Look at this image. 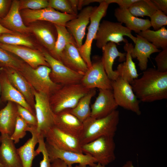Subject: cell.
Masks as SVG:
<instances>
[{
	"label": "cell",
	"instance_id": "4316f807",
	"mask_svg": "<svg viewBox=\"0 0 167 167\" xmlns=\"http://www.w3.org/2000/svg\"><path fill=\"white\" fill-rule=\"evenodd\" d=\"M114 15L118 22L124 24L126 28L137 34L142 31L149 29L151 27L149 19L135 16L128 9L117 8L114 10Z\"/></svg>",
	"mask_w": 167,
	"mask_h": 167
},
{
	"label": "cell",
	"instance_id": "277c9868",
	"mask_svg": "<svg viewBox=\"0 0 167 167\" xmlns=\"http://www.w3.org/2000/svg\"><path fill=\"white\" fill-rule=\"evenodd\" d=\"M51 71L48 66L41 65L33 68L26 63L19 71L35 90L49 97L62 86L52 81L50 77Z\"/></svg>",
	"mask_w": 167,
	"mask_h": 167
},
{
	"label": "cell",
	"instance_id": "4fadbf2b",
	"mask_svg": "<svg viewBox=\"0 0 167 167\" xmlns=\"http://www.w3.org/2000/svg\"><path fill=\"white\" fill-rule=\"evenodd\" d=\"M44 137L46 139L45 142L54 147L83 153L78 138L63 131L54 125L46 132Z\"/></svg>",
	"mask_w": 167,
	"mask_h": 167
},
{
	"label": "cell",
	"instance_id": "d6986e66",
	"mask_svg": "<svg viewBox=\"0 0 167 167\" xmlns=\"http://www.w3.org/2000/svg\"><path fill=\"white\" fill-rule=\"evenodd\" d=\"M0 163L3 167H23L17 148L10 137L0 135Z\"/></svg>",
	"mask_w": 167,
	"mask_h": 167
},
{
	"label": "cell",
	"instance_id": "d6a6232c",
	"mask_svg": "<svg viewBox=\"0 0 167 167\" xmlns=\"http://www.w3.org/2000/svg\"><path fill=\"white\" fill-rule=\"evenodd\" d=\"M157 48L167 49V29L165 26L157 30L148 29L137 34Z\"/></svg>",
	"mask_w": 167,
	"mask_h": 167
},
{
	"label": "cell",
	"instance_id": "681fc988",
	"mask_svg": "<svg viewBox=\"0 0 167 167\" xmlns=\"http://www.w3.org/2000/svg\"><path fill=\"white\" fill-rule=\"evenodd\" d=\"M11 33V34H15L18 33H15L12 31H11L3 27L0 23V35L4 33Z\"/></svg>",
	"mask_w": 167,
	"mask_h": 167
},
{
	"label": "cell",
	"instance_id": "8d00e7d4",
	"mask_svg": "<svg viewBox=\"0 0 167 167\" xmlns=\"http://www.w3.org/2000/svg\"><path fill=\"white\" fill-rule=\"evenodd\" d=\"M29 127L26 122L18 115L14 131L10 136L15 144L19 142L20 139L25 136Z\"/></svg>",
	"mask_w": 167,
	"mask_h": 167
},
{
	"label": "cell",
	"instance_id": "8992f818",
	"mask_svg": "<svg viewBox=\"0 0 167 167\" xmlns=\"http://www.w3.org/2000/svg\"><path fill=\"white\" fill-rule=\"evenodd\" d=\"M81 150L84 154L94 158L97 163L106 166L116 159L115 143L114 137L103 136L81 145Z\"/></svg>",
	"mask_w": 167,
	"mask_h": 167
},
{
	"label": "cell",
	"instance_id": "db71d44e",
	"mask_svg": "<svg viewBox=\"0 0 167 167\" xmlns=\"http://www.w3.org/2000/svg\"><path fill=\"white\" fill-rule=\"evenodd\" d=\"M0 167H3L2 165L0 163Z\"/></svg>",
	"mask_w": 167,
	"mask_h": 167
},
{
	"label": "cell",
	"instance_id": "484cf974",
	"mask_svg": "<svg viewBox=\"0 0 167 167\" xmlns=\"http://www.w3.org/2000/svg\"><path fill=\"white\" fill-rule=\"evenodd\" d=\"M103 55L101 58L102 64L105 71L111 81L116 79L118 75L115 71L113 69L115 60L118 57V61L124 62L126 60V53L119 52L116 44L112 42L108 43L102 48Z\"/></svg>",
	"mask_w": 167,
	"mask_h": 167
},
{
	"label": "cell",
	"instance_id": "816d5d0a",
	"mask_svg": "<svg viewBox=\"0 0 167 167\" xmlns=\"http://www.w3.org/2000/svg\"><path fill=\"white\" fill-rule=\"evenodd\" d=\"M74 167H106V166L103 165L99 163H97V164L94 166H82L79 165H76Z\"/></svg>",
	"mask_w": 167,
	"mask_h": 167
},
{
	"label": "cell",
	"instance_id": "7bdbcfd3",
	"mask_svg": "<svg viewBox=\"0 0 167 167\" xmlns=\"http://www.w3.org/2000/svg\"><path fill=\"white\" fill-rule=\"evenodd\" d=\"M157 69L159 71L167 72V49H162L159 52L155 58Z\"/></svg>",
	"mask_w": 167,
	"mask_h": 167
},
{
	"label": "cell",
	"instance_id": "d4e9b609",
	"mask_svg": "<svg viewBox=\"0 0 167 167\" xmlns=\"http://www.w3.org/2000/svg\"><path fill=\"white\" fill-rule=\"evenodd\" d=\"M54 126L63 131L79 138L83 124L69 109L55 114Z\"/></svg>",
	"mask_w": 167,
	"mask_h": 167
},
{
	"label": "cell",
	"instance_id": "f35d334b",
	"mask_svg": "<svg viewBox=\"0 0 167 167\" xmlns=\"http://www.w3.org/2000/svg\"><path fill=\"white\" fill-rule=\"evenodd\" d=\"M48 7L46 0H21L19 1V10H39Z\"/></svg>",
	"mask_w": 167,
	"mask_h": 167
},
{
	"label": "cell",
	"instance_id": "e575fe53",
	"mask_svg": "<svg viewBox=\"0 0 167 167\" xmlns=\"http://www.w3.org/2000/svg\"><path fill=\"white\" fill-rule=\"evenodd\" d=\"M0 43L11 45H21L33 48L34 43L24 35L4 33L0 35Z\"/></svg>",
	"mask_w": 167,
	"mask_h": 167
},
{
	"label": "cell",
	"instance_id": "7a4b0ae2",
	"mask_svg": "<svg viewBox=\"0 0 167 167\" xmlns=\"http://www.w3.org/2000/svg\"><path fill=\"white\" fill-rule=\"evenodd\" d=\"M119 111L116 110L105 117L95 119L90 117L83 122L79 137L81 145L103 136L114 137L119 121Z\"/></svg>",
	"mask_w": 167,
	"mask_h": 167
},
{
	"label": "cell",
	"instance_id": "bcb514c9",
	"mask_svg": "<svg viewBox=\"0 0 167 167\" xmlns=\"http://www.w3.org/2000/svg\"><path fill=\"white\" fill-rule=\"evenodd\" d=\"M158 8L165 14H167V0H152Z\"/></svg>",
	"mask_w": 167,
	"mask_h": 167
},
{
	"label": "cell",
	"instance_id": "603a6c76",
	"mask_svg": "<svg viewBox=\"0 0 167 167\" xmlns=\"http://www.w3.org/2000/svg\"><path fill=\"white\" fill-rule=\"evenodd\" d=\"M59 61L69 69L83 75L88 69L78 48L72 44L66 45L62 53Z\"/></svg>",
	"mask_w": 167,
	"mask_h": 167
},
{
	"label": "cell",
	"instance_id": "6da1fadb",
	"mask_svg": "<svg viewBox=\"0 0 167 167\" xmlns=\"http://www.w3.org/2000/svg\"><path fill=\"white\" fill-rule=\"evenodd\" d=\"M130 84L137 98L142 102H150L167 98V72L149 68Z\"/></svg>",
	"mask_w": 167,
	"mask_h": 167
},
{
	"label": "cell",
	"instance_id": "52a82bcc",
	"mask_svg": "<svg viewBox=\"0 0 167 167\" xmlns=\"http://www.w3.org/2000/svg\"><path fill=\"white\" fill-rule=\"evenodd\" d=\"M98 6H95L90 17V24L85 42L79 51L88 68L92 65L91 59L92 45L102 19L106 15L109 4L105 0H102Z\"/></svg>",
	"mask_w": 167,
	"mask_h": 167
},
{
	"label": "cell",
	"instance_id": "836d02e7",
	"mask_svg": "<svg viewBox=\"0 0 167 167\" xmlns=\"http://www.w3.org/2000/svg\"><path fill=\"white\" fill-rule=\"evenodd\" d=\"M128 10L136 17L147 16L150 17L158 9L152 0H137Z\"/></svg>",
	"mask_w": 167,
	"mask_h": 167
},
{
	"label": "cell",
	"instance_id": "8fae6325",
	"mask_svg": "<svg viewBox=\"0 0 167 167\" xmlns=\"http://www.w3.org/2000/svg\"><path fill=\"white\" fill-rule=\"evenodd\" d=\"M92 65L84 74L80 83L85 88L91 89L112 90L111 81L108 77L103 66L101 58L95 57Z\"/></svg>",
	"mask_w": 167,
	"mask_h": 167
},
{
	"label": "cell",
	"instance_id": "f907efd6",
	"mask_svg": "<svg viewBox=\"0 0 167 167\" xmlns=\"http://www.w3.org/2000/svg\"><path fill=\"white\" fill-rule=\"evenodd\" d=\"M122 167H135L133 165L132 161H128Z\"/></svg>",
	"mask_w": 167,
	"mask_h": 167
},
{
	"label": "cell",
	"instance_id": "83f0119b",
	"mask_svg": "<svg viewBox=\"0 0 167 167\" xmlns=\"http://www.w3.org/2000/svg\"><path fill=\"white\" fill-rule=\"evenodd\" d=\"M134 46L128 42L125 43L123 49L126 52L125 61L119 64L115 70L118 77L131 84L135 79L138 78V74L135 63L131 55Z\"/></svg>",
	"mask_w": 167,
	"mask_h": 167
},
{
	"label": "cell",
	"instance_id": "74e56055",
	"mask_svg": "<svg viewBox=\"0 0 167 167\" xmlns=\"http://www.w3.org/2000/svg\"><path fill=\"white\" fill-rule=\"evenodd\" d=\"M48 7L67 14L76 15L73 11L70 0H48Z\"/></svg>",
	"mask_w": 167,
	"mask_h": 167
},
{
	"label": "cell",
	"instance_id": "11a10c76",
	"mask_svg": "<svg viewBox=\"0 0 167 167\" xmlns=\"http://www.w3.org/2000/svg\"></svg>",
	"mask_w": 167,
	"mask_h": 167
},
{
	"label": "cell",
	"instance_id": "9a60e30c",
	"mask_svg": "<svg viewBox=\"0 0 167 167\" xmlns=\"http://www.w3.org/2000/svg\"><path fill=\"white\" fill-rule=\"evenodd\" d=\"M98 95L91 105L90 117L95 119L102 118L116 110L118 106L111 89H99Z\"/></svg>",
	"mask_w": 167,
	"mask_h": 167
},
{
	"label": "cell",
	"instance_id": "ffe728a7",
	"mask_svg": "<svg viewBox=\"0 0 167 167\" xmlns=\"http://www.w3.org/2000/svg\"><path fill=\"white\" fill-rule=\"evenodd\" d=\"M0 23L6 29L22 35L31 32L29 27L24 23L19 10V1L14 0L6 16L0 19Z\"/></svg>",
	"mask_w": 167,
	"mask_h": 167
},
{
	"label": "cell",
	"instance_id": "f5cc1de1",
	"mask_svg": "<svg viewBox=\"0 0 167 167\" xmlns=\"http://www.w3.org/2000/svg\"><path fill=\"white\" fill-rule=\"evenodd\" d=\"M1 86L0 85V109L3 108L6 105V104L4 103L2 101L1 98Z\"/></svg>",
	"mask_w": 167,
	"mask_h": 167
},
{
	"label": "cell",
	"instance_id": "5bb4252c",
	"mask_svg": "<svg viewBox=\"0 0 167 167\" xmlns=\"http://www.w3.org/2000/svg\"><path fill=\"white\" fill-rule=\"evenodd\" d=\"M45 144L51 162L54 160L59 159L63 161L68 167H73L72 165L75 164L82 166H92L97 163L96 160L88 155L60 150L45 142Z\"/></svg>",
	"mask_w": 167,
	"mask_h": 167
},
{
	"label": "cell",
	"instance_id": "5b68a950",
	"mask_svg": "<svg viewBox=\"0 0 167 167\" xmlns=\"http://www.w3.org/2000/svg\"><path fill=\"white\" fill-rule=\"evenodd\" d=\"M124 36L129 37L135 43L136 37L132 34L131 30L122 23L103 20L100 23L94 40L96 47L102 49L109 42L116 44L121 42L125 43L128 42Z\"/></svg>",
	"mask_w": 167,
	"mask_h": 167
},
{
	"label": "cell",
	"instance_id": "4dcf8cb0",
	"mask_svg": "<svg viewBox=\"0 0 167 167\" xmlns=\"http://www.w3.org/2000/svg\"><path fill=\"white\" fill-rule=\"evenodd\" d=\"M54 25L57 31V37L54 50L50 55L59 61L62 53L67 44H71L77 46L74 38L65 26Z\"/></svg>",
	"mask_w": 167,
	"mask_h": 167
},
{
	"label": "cell",
	"instance_id": "ee69618b",
	"mask_svg": "<svg viewBox=\"0 0 167 167\" xmlns=\"http://www.w3.org/2000/svg\"><path fill=\"white\" fill-rule=\"evenodd\" d=\"M12 1L9 0H0V19L5 17L8 12Z\"/></svg>",
	"mask_w": 167,
	"mask_h": 167
},
{
	"label": "cell",
	"instance_id": "ac0fdd59",
	"mask_svg": "<svg viewBox=\"0 0 167 167\" xmlns=\"http://www.w3.org/2000/svg\"><path fill=\"white\" fill-rule=\"evenodd\" d=\"M0 85L2 101L6 104L11 101L25 108L36 116L35 111L28 103L23 95L11 84L4 70L0 68Z\"/></svg>",
	"mask_w": 167,
	"mask_h": 167
},
{
	"label": "cell",
	"instance_id": "f1b7e54d",
	"mask_svg": "<svg viewBox=\"0 0 167 167\" xmlns=\"http://www.w3.org/2000/svg\"><path fill=\"white\" fill-rule=\"evenodd\" d=\"M16 104L8 101L0 109V133L11 136L15 129L18 116Z\"/></svg>",
	"mask_w": 167,
	"mask_h": 167
},
{
	"label": "cell",
	"instance_id": "3957f363",
	"mask_svg": "<svg viewBox=\"0 0 167 167\" xmlns=\"http://www.w3.org/2000/svg\"><path fill=\"white\" fill-rule=\"evenodd\" d=\"M90 90L81 83L62 86L49 97L53 112L56 114L74 108Z\"/></svg>",
	"mask_w": 167,
	"mask_h": 167
},
{
	"label": "cell",
	"instance_id": "cb8c5ba5",
	"mask_svg": "<svg viewBox=\"0 0 167 167\" xmlns=\"http://www.w3.org/2000/svg\"><path fill=\"white\" fill-rule=\"evenodd\" d=\"M29 28L31 32L35 35L51 55L54 50L57 37L54 25L45 22V23L34 25Z\"/></svg>",
	"mask_w": 167,
	"mask_h": 167
},
{
	"label": "cell",
	"instance_id": "60d3db41",
	"mask_svg": "<svg viewBox=\"0 0 167 167\" xmlns=\"http://www.w3.org/2000/svg\"><path fill=\"white\" fill-rule=\"evenodd\" d=\"M18 115L22 118L30 127L37 129V122L35 116L23 106L16 104Z\"/></svg>",
	"mask_w": 167,
	"mask_h": 167
},
{
	"label": "cell",
	"instance_id": "b9f144b4",
	"mask_svg": "<svg viewBox=\"0 0 167 167\" xmlns=\"http://www.w3.org/2000/svg\"><path fill=\"white\" fill-rule=\"evenodd\" d=\"M150 18L151 27L155 30H157L167 25V15L159 10H157Z\"/></svg>",
	"mask_w": 167,
	"mask_h": 167
},
{
	"label": "cell",
	"instance_id": "7c38bea8",
	"mask_svg": "<svg viewBox=\"0 0 167 167\" xmlns=\"http://www.w3.org/2000/svg\"><path fill=\"white\" fill-rule=\"evenodd\" d=\"M22 15L27 23L43 21L64 26L68 22L77 15L62 13L49 7L36 10L24 9Z\"/></svg>",
	"mask_w": 167,
	"mask_h": 167
},
{
	"label": "cell",
	"instance_id": "f546056e",
	"mask_svg": "<svg viewBox=\"0 0 167 167\" xmlns=\"http://www.w3.org/2000/svg\"><path fill=\"white\" fill-rule=\"evenodd\" d=\"M28 131L31 133L32 137L23 145L17 148L23 167H31L34 159L38 155L35 148L38 142V133L36 129L30 127Z\"/></svg>",
	"mask_w": 167,
	"mask_h": 167
},
{
	"label": "cell",
	"instance_id": "1f68e13d",
	"mask_svg": "<svg viewBox=\"0 0 167 167\" xmlns=\"http://www.w3.org/2000/svg\"><path fill=\"white\" fill-rule=\"evenodd\" d=\"M96 93V88L90 89L80 99L74 108L69 109L70 112L82 122L90 117L91 110L90 104L91 100Z\"/></svg>",
	"mask_w": 167,
	"mask_h": 167
},
{
	"label": "cell",
	"instance_id": "f6af8a7d",
	"mask_svg": "<svg viewBox=\"0 0 167 167\" xmlns=\"http://www.w3.org/2000/svg\"><path fill=\"white\" fill-rule=\"evenodd\" d=\"M137 0H105V2L109 4L111 3L118 4L121 8L128 9L130 6Z\"/></svg>",
	"mask_w": 167,
	"mask_h": 167
},
{
	"label": "cell",
	"instance_id": "44dd1931",
	"mask_svg": "<svg viewBox=\"0 0 167 167\" xmlns=\"http://www.w3.org/2000/svg\"><path fill=\"white\" fill-rule=\"evenodd\" d=\"M2 68L11 84L23 95L28 103L35 111L34 89L19 71L11 68Z\"/></svg>",
	"mask_w": 167,
	"mask_h": 167
},
{
	"label": "cell",
	"instance_id": "ba28073f",
	"mask_svg": "<svg viewBox=\"0 0 167 167\" xmlns=\"http://www.w3.org/2000/svg\"><path fill=\"white\" fill-rule=\"evenodd\" d=\"M111 85L114 97L118 106L140 115L141 112L139 101L131 84L118 77L115 80L111 81Z\"/></svg>",
	"mask_w": 167,
	"mask_h": 167
},
{
	"label": "cell",
	"instance_id": "7dc6e473",
	"mask_svg": "<svg viewBox=\"0 0 167 167\" xmlns=\"http://www.w3.org/2000/svg\"><path fill=\"white\" fill-rule=\"evenodd\" d=\"M52 167H68L62 161L59 159L54 160L51 162Z\"/></svg>",
	"mask_w": 167,
	"mask_h": 167
},
{
	"label": "cell",
	"instance_id": "ab89813d",
	"mask_svg": "<svg viewBox=\"0 0 167 167\" xmlns=\"http://www.w3.org/2000/svg\"><path fill=\"white\" fill-rule=\"evenodd\" d=\"M44 139L43 135L38 134V146L36 151L38 155L41 153L43 156L40 163V167H52Z\"/></svg>",
	"mask_w": 167,
	"mask_h": 167
},
{
	"label": "cell",
	"instance_id": "9c48e42d",
	"mask_svg": "<svg viewBox=\"0 0 167 167\" xmlns=\"http://www.w3.org/2000/svg\"><path fill=\"white\" fill-rule=\"evenodd\" d=\"M41 53L51 69L50 77L53 81L62 86L80 83L84 75L69 69L46 50Z\"/></svg>",
	"mask_w": 167,
	"mask_h": 167
},
{
	"label": "cell",
	"instance_id": "c3c4849f",
	"mask_svg": "<svg viewBox=\"0 0 167 167\" xmlns=\"http://www.w3.org/2000/svg\"><path fill=\"white\" fill-rule=\"evenodd\" d=\"M70 1L73 11L77 15L79 1L72 0H70Z\"/></svg>",
	"mask_w": 167,
	"mask_h": 167
},
{
	"label": "cell",
	"instance_id": "d590c367",
	"mask_svg": "<svg viewBox=\"0 0 167 167\" xmlns=\"http://www.w3.org/2000/svg\"><path fill=\"white\" fill-rule=\"evenodd\" d=\"M24 63L11 53L0 47V67L11 68L19 71Z\"/></svg>",
	"mask_w": 167,
	"mask_h": 167
},
{
	"label": "cell",
	"instance_id": "e0dca14e",
	"mask_svg": "<svg viewBox=\"0 0 167 167\" xmlns=\"http://www.w3.org/2000/svg\"><path fill=\"white\" fill-rule=\"evenodd\" d=\"M0 47L18 56L33 68H36L41 65H45L49 67L41 52L33 48L1 43H0Z\"/></svg>",
	"mask_w": 167,
	"mask_h": 167
},
{
	"label": "cell",
	"instance_id": "2e32d148",
	"mask_svg": "<svg viewBox=\"0 0 167 167\" xmlns=\"http://www.w3.org/2000/svg\"><path fill=\"white\" fill-rule=\"evenodd\" d=\"M94 7L89 6L83 9L75 18L68 22L65 27L72 35L79 49L83 45V40L86 29L90 21V17Z\"/></svg>",
	"mask_w": 167,
	"mask_h": 167
},
{
	"label": "cell",
	"instance_id": "7402d4cb",
	"mask_svg": "<svg viewBox=\"0 0 167 167\" xmlns=\"http://www.w3.org/2000/svg\"><path fill=\"white\" fill-rule=\"evenodd\" d=\"M136 35L135 45L131 51V55L132 58H137L139 69L143 71L147 69L150 55L161 50L137 34Z\"/></svg>",
	"mask_w": 167,
	"mask_h": 167
},
{
	"label": "cell",
	"instance_id": "30bf717a",
	"mask_svg": "<svg viewBox=\"0 0 167 167\" xmlns=\"http://www.w3.org/2000/svg\"><path fill=\"white\" fill-rule=\"evenodd\" d=\"M34 109L37 122L36 130L39 134L44 137L46 132L54 125L55 114L52 110L48 96L34 89Z\"/></svg>",
	"mask_w": 167,
	"mask_h": 167
}]
</instances>
